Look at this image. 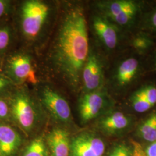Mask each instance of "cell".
<instances>
[{
	"label": "cell",
	"instance_id": "obj_23",
	"mask_svg": "<svg viewBox=\"0 0 156 156\" xmlns=\"http://www.w3.org/2000/svg\"><path fill=\"white\" fill-rule=\"evenodd\" d=\"M108 156H131V149L125 144H119L113 149Z\"/></svg>",
	"mask_w": 156,
	"mask_h": 156
},
{
	"label": "cell",
	"instance_id": "obj_10",
	"mask_svg": "<svg viewBox=\"0 0 156 156\" xmlns=\"http://www.w3.org/2000/svg\"><path fill=\"white\" fill-rule=\"evenodd\" d=\"M105 151L104 140L90 132L81 133L71 140L70 156H102Z\"/></svg>",
	"mask_w": 156,
	"mask_h": 156
},
{
	"label": "cell",
	"instance_id": "obj_1",
	"mask_svg": "<svg viewBox=\"0 0 156 156\" xmlns=\"http://www.w3.org/2000/svg\"><path fill=\"white\" fill-rule=\"evenodd\" d=\"M45 56L46 70L73 93L81 90V76L89 53L85 10L78 1L60 2Z\"/></svg>",
	"mask_w": 156,
	"mask_h": 156
},
{
	"label": "cell",
	"instance_id": "obj_27",
	"mask_svg": "<svg viewBox=\"0 0 156 156\" xmlns=\"http://www.w3.org/2000/svg\"><path fill=\"white\" fill-rule=\"evenodd\" d=\"M2 58H0V71H1V66H2Z\"/></svg>",
	"mask_w": 156,
	"mask_h": 156
},
{
	"label": "cell",
	"instance_id": "obj_5",
	"mask_svg": "<svg viewBox=\"0 0 156 156\" xmlns=\"http://www.w3.org/2000/svg\"><path fill=\"white\" fill-rule=\"evenodd\" d=\"M34 91L41 105L55 120L67 124L72 122V113L66 98L53 84L41 81Z\"/></svg>",
	"mask_w": 156,
	"mask_h": 156
},
{
	"label": "cell",
	"instance_id": "obj_17",
	"mask_svg": "<svg viewBox=\"0 0 156 156\" xmlns=\"http://www.w3.org/2000/svg\"><path fill=\"white\" fill-rule=\"evenodd\" d=\"M48 156V149L45 140L39 136L32 140L25 150L23 156Z\"/></svg>",
	"mask_w": 156,
	"mask_h": 156
},
{
	"label": "cell",
	"instance_id": "obj_22",
	"mask_svg": "<svg viewBox=\"0 0 156 156\" xmlns=\"http://www.w3.org/2000/svg\"><path fill=\"white\" fill-rule=\"evenodd\" d=\"M0 121L9 123L12 121L10 108L8 101L0 97Z\"/></svg>",
	"mask_w": 156,
	"mask_h": 156
},
{
	"label": "cell",
	"instance_id": "obj_21",
	"mask_svg": "<svg viewBox=\"0 0 156 156\" xmlns=\"http://www.w3.org/2000/svg\"><path fill=\"white\" fill-rule=\"evenodd\" d=\"M15 1L0 0V23L11 17Z\"/></svg>",
	"mask_w": 156,
	"mask_h": 156
},
{
	"label": "cell",
	"instance_id": "obj_28",
	"mask_svg": "<svg viewBox=\"0 0 156 156\" xmlns=\"http://www.w3.org/2000/svg\"></svg>",
	"mask_w": 156,
	"mask_h": 156
},
{
	"label": "cell",
	"instance_id": "obj_13",
	"mask_svg": "<svg viewBox=\"0 0 156 156\" xmlns=\"http://www.w3.org/2000/svg\"><path fill=\"white\" fill-rule=\"evenodd\" d=\"M51 156H69L71 140L67 130L62 127L53 128L46 136Z\"/></svg>",
	"mask_w": 156,
	"mask_h": 156
},
{
	"label": "cell",
	"instance_id": "obj_25",
	"mask_svg": "<svg viewBox=\"0 0 156 156\" xmlns=\"http://www.w3.org/2000/svg\"><path fill=\"white\" fill-rule=\"evenodd\" d=\"M148 26L152 30L156 31V9L151 13L149 16Z\"/></svg>",
	"mask_w": 156,
	"mask_h": 156
},
{
	"label": "cell",
	"instance_id": "obj_14",
	"mask_svg": "<svg viewBox=\"0 0 156 156\" xmlns=\"http://www.w3.org/2000/svg\"><path fill=\"white\" fill-rule=\"evenodd\" d=\"M131 124V118L121 112H113L101 117L98 122L101 129L108 134L124 131Z\"/></svg>",
	"mask_w": 156,
	"mask_h": 156
},
{
	"label": "cell",
	"instance_id": "obj_18",
	"mask_svg": "<svg viewBox=\"0 0 156 156\" xmlns=\"http://www.w3.org/2000/svg\"><path fill=\"white\" fill-rule=\"evenodd\" d=\"M131 45L138 53H144L151 49L153 41L148 35L140 33L136 35L132 39Z\"/></svg>",
	"mask_w": 156,
	"mask_h": 156
},
{
	"label": "cell",
	"instance_id": "obj_15",
	"mask_svg": "<svg viewBox=\"0 0 156 156\" xmlns=\"http://www.w3.org/2000/svg\"><path fill=\"white\" fill-rule=\"evenodd\" d=\"M18 46L16 34L11 17L0 23V58H3Z\"/></svg>",
	"mask_w": 156,
	"mask_h": 156
},
{
	"label": "cell",
	"instance_id": "obj_24",
	"mask_svg": "<svg viewBox=\"0 0 156 156\" xmlns=\"http://www.w3.org/2000/svg\"><path fill=\"white\" fill-rule=\"evenodd\" d=\"M131 144L133 147L131 150V156H147L145 150L140 144L135 140H132Z\"/></svg>",
	"mask_w": 156,
	"mask_h": 156
},
{
	"label": "cell",
	"instance_id": "obj_11",
	"mask_svg": "<svg viewBox=\"0 0 156 156\" xmlns=\"http://www.w3.org/2000/svg\"><path fill=\"white\" fill-rule=\"evenodd\" d=\"M140 71V62L136 58L128 57L121 61L112 76L113 87L118 90L127 87L135 80Z\"/></svg>",
	"mask_w": 156,
	"mask_h": 156
},
{
	"label": "cell",
	"instance_id": "obj_19",
	"mask_svg": "<svg viewBox=\"0 0 156 156\" xmlns=\"http://www.w3.org/2000/svg\"><path fill=\"white\" fill-rule=\"evenodd\" d=\"M140 89L135 91L131 97V102L134 110L139 113L149 111L153 105L147 100Z\"/></svg>",
	"mask_w": 156,
	"mask_h": 156
},
{
	"label": "cell",
	"instance_id": "obj_8",
	"mask_svg": "<svg viewBox=\"0 0 156 156\" xmlns=\"http://www.w3.org/2000/svg\"><path fill=\"white\" fill-rule=\"evenodd\" d=\"M104 65L100 54L90 49L81 76V93L95 91L104 87Z\"/></svg>",
	"mask_w": 156,
	"mask_h": 156
},
{
	"label": "cell",
	"instance_id": "obj_7",
	"mask_svg": "<svg viewBox=\"0 0 156 156\" xmlns=\"http://www.w3.org/2000/svg\"><path fill=\"white\" fill-rule=\"evenodd\" d=\"M109 101V95L104 87L95 91L81 93L78 101L81 123L87 124L98 117L108 105Z\"/></svg>",
	"mask_w": 156,
	"mask_h": 156
},
{
	"label": "cell",
	"instance_id": "obj_6",
	"mask_svg": "<svg viewBox=\"0 0 156 156\" xmlns=\"http://www.w3.org/2000/svg\"><path fill=\"white\" fill-rule=\"evenodd\" d=\"M94 4L96 12L119 28L132 26L140 11V3L133 0L98 1Z\"/></svg>",
	"mask_w": 156,
	"mask_h": 156
},
{
	"label": "cell",
	"instance_id": "obj_20",
	"mask_svg": "<svg viewBox=\"0 0 156 156\" xmlns=\"http://www.w3.org/2000/svg\"><path fill=\"white\" fill-rule=\"evenodd\" d=\"M16 86L11 81L0 73V97L8 99Z\"/></svg>",
	"mask_w": 156,
	"mask_h": 156
},
{
	"label": "cell",
	"instance_id": "obj_16",
	"mask_svg": "<svg viewBox=\"0 0 156 156\" xmlns=\"http://www.w3.org/2000/svg\"><path fill=\"white\" fill-rule=\"evenodd\" d=\"M138 133L144 140L153 142L156 140V112L151 114L140 124Z\"/></svg>",
	"mask_w": 156,
	"mask_h": 156
},
{
	"label": "cell",
	"instance_id": "obj_2",
	"mask_svg": "<svg viewBox=\"0 0 156 156\" xmlns=\"http://www.w3.org/2000/svg\"><path fill=\"white\" fill-rule=\"evenodd\" d=\"M60 5L57 1H15L11 20L18 46L34 53L44 48L55 27Z\"/></svg>",
	"mask_w": 156,
	"mask_h": 156
},
{
	"label": "cell",
	"instance_id": "obj_9",
	"mask_svg": "<svg viewBox=\"0 0 156 156\" xmlns=\"http://www.w3.org/2000/svg\"><path fill=\"white\" fill-rule=\"evenodd\" d=\"M90 26L95 38L105 50L110 51L117 48L120 35L116 26L96 12L91 16Z\"/></svg>",
	"mask_w": 156,
	"mask_h": 156
},
{
	"label": "cell",
	"instance_id": "obj_3",
	"mask_svg": "<svg viewBox=\"0 0 156 156\" xmlns=\"http://www.w3.org/2000/svg\"><path fill=\"white\" fill-rule=\"evenodd\" d=\"M33 54L18 46L2 58L0 73L16 86L30 85L35 87L41 80Z\"/></svg>",
	"mask_w": 156,
	"mask_h": 156
},
{
	"label": "cell",
	"instance_id": "obj_26",
	"mask_svg": "<svg viewBox=\"0 0 156 156\" xmlns=\"http://www.w3.org/2000/svg\"><path fill=\"white\" fill-rule=\"evenodd\" d=\"M145 152L147 156H156V140L148 146Z\"/></svg>",
	"mask_w": 156,
	"mask_h": 156
},
{
	"label": "cell",
	"instance_id": "obj_4",
	"mask_svg": "<svg viewBox=\"0 0 156 156\" xmlns=\"http://www.w3.org/2000/svg\"><path fill=\"white\" fill-rule=\"evenodd\" d=\"M12 121L26 133H30L39 122V101L34 90L28 86H16L7 99Z\"/></svg>",
	"mask_w": 156,
	"mask_h": 156
},
{
	"label": "cell",
	"instance_id": "obj_12",
	"mask_svg": "<svg viewBox=\"0 0 156 156\" xmlns=\"http://www.w3.org/2000/svg\"><path fill=\"white\" fill-rule=\"evenodd\" d=\"M22 139L16 129L8 122L0 121V156H14Z\"/></svg>",
	"mask_w": 156,
	"mask_h": 156
}]
</instances>
